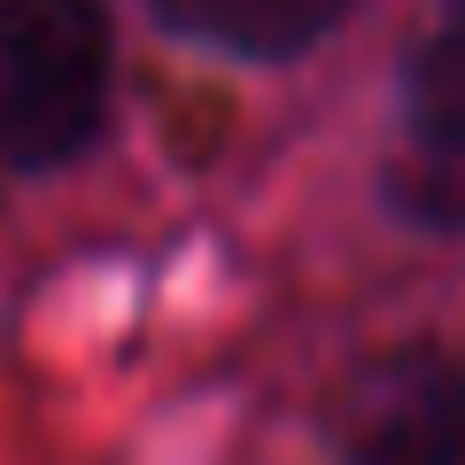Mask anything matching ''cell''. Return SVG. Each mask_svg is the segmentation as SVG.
<instances>
[{"label": "cell", "instance_id": "7a4b0ae2", "mask_svg": "<svg viewBox=\"0 0 465 465\" xmlns=\"http://www.w3.org/2000/svg\"><path fill=\"white\" fill-rule=\"evenodd\" d=\"M341 442L357 465H465V365L403 349L349 388Z\"/></svg>", "mask_w": 465, "mask_h": 465}, {"label": "cell", "instance_id": "3957f363", "mask_svg": "<svg viewBox=\"0 0 465 465\" xmlns=\"http://www.w3.org/2000/svg\"><path fill=\"white\" fill-rule=\"evenodd\" d=\"M411 155H403V210L427 225H465V8L434 32L403 94Z\"/></svg>", "mask_w": 465, "mask_h": 465}, {"label": "cell", "instance_id": "277c9868", "mask_svg": "<svg viewBox=\"0 0 465 465\" xmlns=\"http://www.w3.org/2000/svg\"><path fill=\"white\" fill-rule=\"evenodd\" d=\"M349 0H155V16L179 39H202V47L225 54H256V63H280V54H302L341 24Z\"/></svg>", "mask_w": 465, "mask_h": 465}, {"label": "cell", "instance_id": "6da1fadb", "mask_svg": "<svg viewBox=\"0 0 465 465\" xmlns=\"http://www.w3.org/2000/svg\"><path fill=\"white\" fill-rule=\"evenodd\" d=\"M109 24L94 0H0V163L54 171L101 133Z\"/></svg>", "mask_w": 465, "mask_h": 465}]
</instances>
